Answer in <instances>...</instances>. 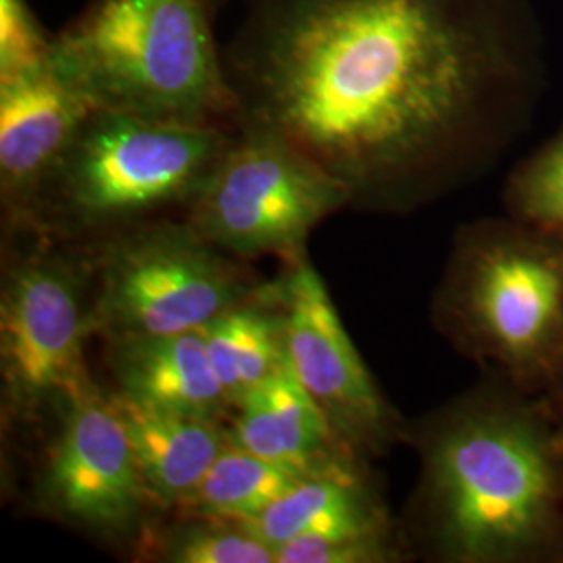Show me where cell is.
Returning a JSON list of instances; mask_svg holds the SVG:
<instances>
[{
	"instance_id": "1",
	"label": "cell",
	"mask_w": 563,
	"mask_h": 563,
	"mask_svg": "<svg viewBox=\"0 0 563 563\" xmlns=\"http://www.w3.org/2000/svg\"><path fill=\"white\" fill-rule=\"evenodd\" d=\"M223 67L239 128L278 134L384 209L499 162L544 84L528 0H246Z\"/></svg>"
},
{
	"instance_id": "2",
	"label": "cell",
	"mask_w": 563,
	"mask_h": 563,
	"mask_svg": "<svg viewBox=\"0 0 563 563\" xmlns=\"http://www.w3.org/2000/svg\"><path fill=\"white\" fill-rule=\"evenodd\" d=\"M413 530L453 563H563V418L544 395L484 374L416 434Z\"/></svg>"
},
{
	"instance_id": "3",
	"label": "cell",
	"mask_w": 563,
	"mask_h": 563,
	"mask_svg": "<svg viewBox=\"0 0 563 563\" xmlns=\"http://www.w3.org/2000/svg\"><path fill=\"white\" fill-rule=\"evenodd\" d=\"M488 376L549 395L563 372V232L505 213L463 225L434 302Z\"/></svg>"
},
{
	"instance_id": "4",
	"label": "cell",
	"mask_w": 563,
	"mask_h": 563,
	"mask_svg": "<svg viewBox=\"0 0 563 563\" xmlns=\"http://www.w3.org/2000/svg\"><path fill=\"white\" fill-rule=\"evenodd\" d=\"M209 0H92L53 63L95 109L186 123L239 118Z\"/></svg>"
},
{
	"instance_id": "5",
	"label": "cell",
	"mask_w": 563,
	"mask_h": 563,
	"mask_svg": "<svg viewBox=\"0 0 563 563\" xmlns=\"http://www.w3.org/2000/svg\"><path fill=\"white\" fill-rule=\"evenodd\" d=\"M232 139L216 123L95 109L32 202L107 223L192 201Z\"/></svg>"
},
{
	"instance_id": "6",
	"label": "cell",
	"mask_w": 563,
	"mask_h": 563,
	"mask_svg": "<svg viewBox=\"0 0 563 563\" xmlns=\"http://www.w3.org/2000/svg\"><path fill=\"white\" fill-rule=\"evenodd\" d=\"M190 202L202 241L255 255L297 249L323 218L353 201L342 181L295 144L239 128Z\"/></svg>"
},
{
	"instance_id": "7",
	"label": "cell",
	"mask_w": 563,
	"mask_h": 563,
	"mask_svg": "<svg viewBox=\"0 0 563 563\" xmlns=\"http://www.w3.org/2000/svg\"><path fill=\"white\" fill-rule=\"evenodd\" d=\"M236 274L190 230H157L121 246L104 269L90 328L113 342L201 330L241 305Z\"/></svg>"
},
{
	"instance_id": "8",
	"label": "cell",
	"mask_w": 563,
	"mask_h": 563,
	"mask_svg": "<svg viewBox=\"0 0 563 563\" xmlns=\"http://www.w3.org/2000/svg\"><path fill=\"white\" fill-rule=\"evenodd\" d=\"M280 302L286 363L295 378L349 451L383 453L401 437V422L384 401L311 263L295 265L282 284Z\"/></svg>"
},
{
	"instance_id": "9",
	"label": "cell",
	"mask_w": 563,
	"mask_h": 563,
	"mask_svg": "<svg viewBox=\"0 0 563 563\" xmlns=\"http://www.w3.org/2000/svg\"><path fill=\"white\" fill-rule=\"evenodd\" d=\"M88 332L90 316H84L67 269L46 262L21 265L0 307V363L11 402L32 409L86 390L81 342Z\"/></svg>"
},
{
	"instance_id": "10",
	"label": "cell",
	"mask_w": 563,
	"mask_h": 563,
	"mask_svg": "<svg viewBox=\"0 0 563 563\" xmlns=\"http://www.w3.org/2000/svg\"><path fill=\"white\" fill-rule=\"evenodd\" d=\"M46 470V495L57 511L102 532L136 520L146 486L113 401L92 386L71 397Z\"/></svg>"
},
{
	"instance_id": "11",
	"label": "cell",
	"mask_w": 563,
	"mask_h": 563,
	"mask_svg": "<svg viewBox=\"0 0 563 563\" xmlns=\"http://www.w3.org/2000/svg\"><path fill=\"white\" fill-rule=\"evenodd\" d=\"M95 111L55 67L0 76V181L11 202H32L81 123Z\"/></svg>"
},
{
	"instance_id": "12",
	"label": "cell",
	"mask_w": 563,
	"mask_h": 563,
	"mask_svg": "<svg viewBox=\"0 0 563 563\" xmlns=\"http://www.w3.org/2000/svg\"><path fill=\"white\" fill-rule=\"evenodd\" d=\"M274 549L301 537H378L399 541L378 493L351 460L305 474L262 514L244 522Z\"/></svg>"
},
{
	"instance_id": "13",
	"label": "cell",
	"mask_w": 563,
	"mask_h": 563,
	"mask_svg": "<svg viewBox=\"0 0 563 563\" xmlns=\"http://www.w3.org/2000/svg\"><path fill=\"white\" fill-rule=\"evenodd\" d=\"M125 426L146 490L165 504L188 501L225 446L211 418L188 416L136 401L111 399Z\"/></svg>"
},
{
	"instance_id": "14",
	"label": "cell",
	"mask_w": 563,
	"mask_h": 563,
	"mask_svg": "<svg viewBox=\"0 0 563 563\" xmlns=\"http://www.w3.org/2000/svg\"><path fill=\"white\" fill-rule=\"evenodd\" d=\"M239 407L241 416L232 443L260 457L302 472H316L349 460L334 451V446L344 444L318 402L295 378L288 363L251 390Z\"/></svg>"
},
{
	"instance_id": "15",
	"label": "cell",
	"mask_w": 563,
	"mask_h": 563,
	"mask_svg": "<svg viewBox=\"0 0 563 563\" xmlns=\"http://www.w3.org/2000/svg\"><path fill=\"white\" fill-rule=\"evenodd\" d=\"M121 393L136 401L188 416L216 418L228 399L201 330L115 342Z\"/></svg>"
},
{
	"instance_id": "16",
	"label": "cell",
	"mask_w": 563,
	"mask_h": 563,
	"mask_svg": "<svg viewBox=\"0 0 563 563\" xmlns=\"http://www.w3.org/2000/svg\"><path fill=\"white\" fill-rule=\"evenodd\" d=\"M228 405L239 402L286 363L282 316L236 305L202 328Z\"/></svg>"
},
{
	"instance_id": "17",
	"label": "cell",
	"mask_w": 563,
	"mask_h": 563,
	"mask_svg": "<svg viewBox=\"0 0 563 563\" xmlns=\"http://www.w3.org/2000/svg\"><path fill=\"white\" fill-rule=\"evenodd\" d=\"M305 474L309 472L269 462L239 444L228 443L186 504L216 520L249 522Z\"/></svg>"
},
{
	"instance_id": "18",
	"label": "cell",
	"mask_w": 563,
	"mask_h": 563,
	"mask_svg": "<svg viewBox=\"0 0 563 563\" xmlns=\"http://www.w3.org/2000/svg\"><path fill=\"white\" fill-rule=\"evenodd\" d=\"M504 205L514 218L563 232V125L511 169Z\"/></svg>"
},
{
	"instance_id": "19",
	"label": "cell",
	"mask_w": 563,
	"mask_h": 563,
	"mask_svg": "<svg viewBox=\"0 0 563 563\" xmlns=\"http://www.w3.org/2000/svg\"><path fill=\"white\" fill-rule=\"evenodd\" d=\"M169 560L178 563H276V551L246 523L202 526L174 541Z\"/></svg>"
},
{
	"instance_id": "20",
	"label": "cell",
	"mask_w": 563,
	"mask_h": 563,
	"mask_svg": "<svg viewBox=\"0 0 563 563\" xmlns=\"http://www.w3.org/2000/svg\"><path fill=\"white\" fill-rule=\"evenodd\" d=\"M276 563H383L402 555L401 541L378 537H301L276 549Z\"/></svg>"
},
{
	"instance_id": "21",
	"label": "cell",
	"mask_w": 563,
	"mask_h": 563,
	"mask_svg": "<svg viewBox=\"0 0 563 563\" xmlns=\"http://www.w3.org/2000/svg\"><path fill=\"white\" fill-rule=\"evenodd\" d=\"M53 57L48 36L27 0H0V76L41 67Z\"/></svg>"
},
{
	"instance_id": "22",
	"label": "cell",
	"mask_w": 563,
	"mask_h": 563,
	"mask_svg": "<svg viewBox=\"0 0 563 563\" xmlns=\"http://www.w3.org/2000/svg\"><path fill=\"white\" fill-rule=\"evenodd\" d=\"M547 399L555 405V409L562 413L563 418V372L562 376H560V380H558V384L553 386V390L547 395Z\"/></svg>"
},
{
	"instance_id": "23",
	"label": "cell",
	"mask_w": 563,
	"mask_h": 563,
	"mask_svg": "<svg viewBox=\"0 0 563 563\" xmlns=\"http://www.w3.org/2000/svg\"><path fill=\"white\" fill-rule=\"evenodd\" d=\"M230 0H209V4H211V9H213V13L218 15V11L222 9L223 4H228Z\"/></svg>"
}]
</instances>
